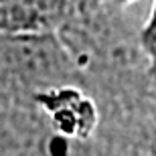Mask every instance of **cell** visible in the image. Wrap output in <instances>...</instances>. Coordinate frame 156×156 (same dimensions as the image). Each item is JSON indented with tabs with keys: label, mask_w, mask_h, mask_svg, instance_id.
<instances>
[{
	"label": "cell",
	"mask_w": 156,
	"mask_h": 156,
	"mask_svg": "<svg viewBox=\"0 0 156 156\" xmlns=\"http://www.w3.org/2000/svg\"><path fill=\"white\" fill-rule=\"evenodd\" d=\"M49 0H0V30H29L45 20Z\"/></svg>",
	"instance_id": "cell-1"
},
{
	"label": "cell",
	"mask_w": 156,
	"mask_h": 156,
	"mask_svg": "<svg viewBox=\"0 0 156 156\" xmlns=\"http://www.w3.org/2000/svg\"><path fill=\"white\" fill-rule=\"evenodd\" d=\"M142 47L146 49L148 57H150L152 73L156 77V0H154V8H152L150 20L146 24V29L142 30Z\"/></svg>",
	"instance_id": "cell-2"
}]
</instances>
